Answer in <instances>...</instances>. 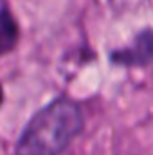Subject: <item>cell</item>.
<instances>
[{
	"label": "cell",
	"mask_w": 153,
	"mask_h": 155,
	"mask_svg": "<svg viewBox=\"0 0 153 155\" xmlns=\"http://www.w3.org/2000/svg\"><path fill=\"white\" fill-rule=\"evenodd\" d=\"M85 116L70 97H56L29 119L15 155H61L81 134Z\"/></svg>",
	"instance_id": "6da1fadb"
},
{
	"label": "cell",
	"mask_w": 153,
	"mask_h": 155,
	"mask_svg": "<svg viewBox=\"0 0 153 155\" xmlns=\"http://www.w3.org/2000/svg\"><path fill=\"white\" fill-rule=\"evenodd\" d=\"M112 65L117 67H144L153 61V29H142L132 43L110 54Z\"/></svg>",
	"instance_id": "7a4b0ae2"
},
{
	"label": "cell",
	"mask_w": 153,
	"mask_h": 155,
	"mask_svg": "<svg viewBox=\"0 0 153 155\" xmlns=\"http://www.w3.org/2000/svg\"><path fill=\"white\" fill-rule=\"evenodd\" d=\"M20 38V29L18 22L11 15L9 9L2 7L0 9V56L11 52Z\"/></svg>",
	"instance_id": "3957f363"
},
{
	"label": "cell",
	"mask_w": 153,
	"mask_h": 155,
	"mask_svg": "<svg viewBox=\"0 0 153 155\" xmlns=\"http://www.w3.org/2000/svg\"><path fill=\"white\" fill-rule=\"evenodd\" d=\"M4 103V88H2V85H0V105Z\"/></svg>",
	"instance_id": "277c9868"
}]
</instances>
